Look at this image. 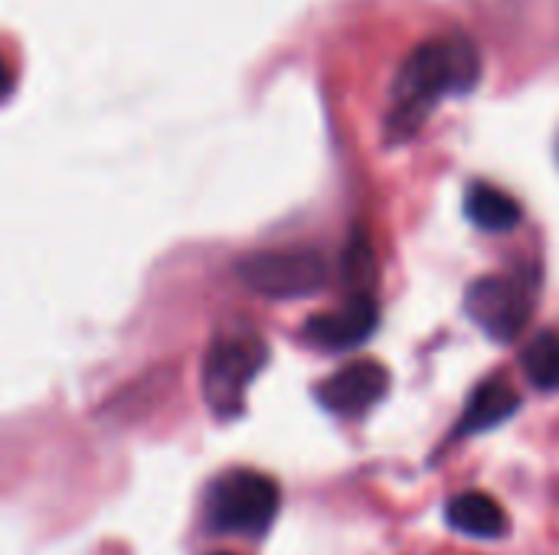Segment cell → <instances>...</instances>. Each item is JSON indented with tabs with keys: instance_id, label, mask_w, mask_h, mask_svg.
<instances>
[{
	"instance_id": "52a82bcc",
	"label": "cell",
	"mask_w": 559,
	"mask_h": 555,
	"mask_svg": "<svg viewBox=\"0 0 559 555\" xmlns=\"http://www.w3.org/2000/svg\"><path fill=\"white\" fill-rule=\"evenodd\" d=\"M377 324H380L377 301L360 291V294L347 298L344 304H337L334 311L311 317L301 334H305V340L311 347L341 353V350H354L364 340H370L373 330H377Z\"/></svg>"
},
{
	"instance_id": "7c38bea8",
	"label": "cell",
	"mask_w": 559,
	"mask_h": 555,
	"mask_svg": "<svg viewBox=\"0 0 559 555\" xmlns=\"http://www.w3.org/2000/svg\"><path fill=\"white\" fill-rule=\"evenodd\" d=\"M7 88H10V72H7V69L0 65V95H3Z\"/></svg>"
},
{
	"instance_id": "30bf717a",
	"label": "cell",
	"mask_w": 559,
	"mask_h": 555,
	"mask_svg": "<svg viewBox=\"0 0 559 555\" xmlns=\"http://www.w3.org/2000/svg\"><path fill=\"white\" fill-rule=\"evenodd\" d=\"M465 216L485 232H511L521 222V203L491 183H472L465 193Z\"/></svg>"
},
{
	"instance_id": "ba28073f",
	"label": "cell",
	"mask_w": 559,
	"mask_h": 555,
	"mask_svg": "<svg viewBox=\"0 0 559 555\" xmlns=\"http://www.w3.org/2000/svg\"><path fill=\"white\" fill-rule=\"evenodd\" d=\"M521 409V396L514 393L511 383L504 379H488L481 383L468 406H465V415L455 429L459 438H468V435H478V432H488V429H498L501 422H508L514 412Z\"/></svg>"
},
{
	"instance_id": "3957f363",
	"label": "cell",
	"mask_w": 559,
	"mask_h": 555,
	"mask_svg": "<svg viewBox=\"0 0 559 555\" xmlns=\"http://www.w3.org/2000/svg\"><path fill=\"white\" fill-rule=\"evenodd\" d=\"M265 363H269V347L262 343L259 334L236 330L216 337L203 363V396L213 415L219 419L239 415L246 402V389L252 386V379L262 373Z\"/></svg>"
},
{
	"instance_id": "4fadbf2b",
	"label": "cell",
	"mask_w": 559,
	"mask_h": 555,
	"mask_svg": "<svg viewBox=\"0 0 559 555\" xmlns=\"http://www.w3.org/2000/svg\"><path fill=\"white\" fill-rule=\"evenodd\" d=\"M210 555H233V553H210Z\"/></svg>"
},
{
	"instance_id": "8992f818",
	"label": "cell",
	"mask_w": 559,
	"mask_h": 555,
	"mask_svg": "<svg viewBox=\"0 0 559 555\" xmlns=\"http://www.w3.org/2000/svg\"><path fill=\"white\" fill-rule=\"evenodd\" d=\"M386 393H390L386 366H380L373 360H357L318 386V402L341 419H357V415L370 412Z\"/></svg>"
},
{
	"instance_id": "8fae6325",
	"label": "cell",
	"mask_w": 559,
	"mask_h": 555,
	"mask_svg": "<svg viewBox=\"0 0 559 555\" xmlns=\"http://www.w3.org/2000/svg\"><path fill=\"white\" fill-rule=\"evenodd\" d=\"M521 366L524 376L531 379V386H537L540 393H557L559 389V334L544 330L537 334L524 353H521Z\"/></svg>"
},
{
	"instance_id": "7a4b0ae2",
	"label": "cell",
	"mask_w": 559,
	"mask_h": 555,
	"mask_svg": "<svg viewBox=\"0 0 559 555\" xmlns=\"http://www.w3.org/2000/svg\"><path fill=\"white\" fill-rule=\"evenodd\" d=\"M282 507V491L272 478L236 468L219 474L206 491V520L219 533L262 540L275 523Z\"/></svg>"
},
{
	"instance_id": "9c48e42d",
	"label": "cell",
	"mask_w": 559,
	"mask_h": 555,
	"mask_svg": "<svg viewBox=\"0 0 559 555\" xmlns=\"http://www.w3.org/2000/svg\"><path fill=\"white\" fill-rule=\"evenodd\" d=\"M445 520L452 530L475 536V540H498L508 533V514L501 504L481 491H465L445 504Z\"/></svg>"
},
{
	"instance_id": "277c9868",
	"label": "cell",
	"mask_w": 559,
	"mask_h": 555,
	"mask_svg": "<svg viewBox=\"0 0 559 555\" xmlns=\"http://www.w3.org/2000/svg\"><path fill=\"white\" fill-rule=\"evenodd\" d=\"M236 275L259 298L298 301L328 285V262L314 249H262L239 258Z\"/></svg>"
},
{
	"instance_id": "5b68a950",
	"label": "cell",
	"mask_w": 559,
	"mask_h": 555,
	"mask_svg": "<svg viewBox=\"0 0 559 555\" xmlns=\"http://www.w3.org/2000/svg\"><path fill=\"white\" fill-rule=\"evenodd\" d=\"M534 304V285L521 275H485L465 291L468 317L498 343H511L524 334Z\"/></svg>"
},
{
	"instance_id": "6da1fadb",
	"label": "cell",
	"mask_w": 559,
	"mask_h": 555,
	"mask_svg": "<svg viewBox=\"0 0 559 555\" xmlns=\"http://www.w3.org/2000/svg\"><path fill=\"white\" fill-rule=\"evenodd\" d=\"M478 79H481V56L468 36L449 33L419 43L393 79L386 137L409 141L442 98L472 92Z\"/></svg>"
}]
</instances>
